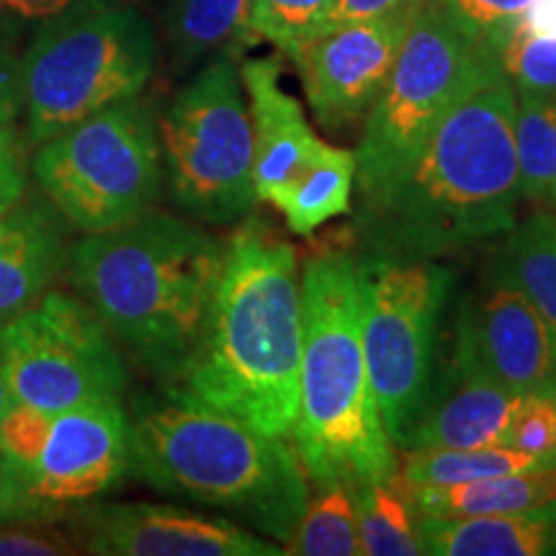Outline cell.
<instances>
[{
  "mask_svg": "<svg viewBox=\"0 0 556 556\" xmlns=\"http://www.w3.org/2000/svg\"><path fill=\"white\" fill-rule=\"evenodd\" d=\"M356 490L361 556H417L422 548V513L400 469Z\"/></svg>",
  "mask_w": 556,
  "mask_h": 556,
  "instance_id": "23",
  "label": "cell"
},
{
  "mask_svg": "<svg viewBox=\"0 0 556 556\" xmlns=\"http://www.w3.org/2000/svg\"><path fill=\"white\" fill-rule=\"evenodd\" d=\"M65 225L47 199L0 208V325L34 307L70 268Z\"/></svg>",
  "mask_w": 556,
  "mask_h": 556,
  "instance_id": "17",
  "label": "cell"
},
{
  "mask_svg": "<svg viewBox=\"0 0 556 556\" xmlns=\"http://www.w3.org/2000/svg\"><path fill=\"white\" fill-rule=\"evenodd\" d=\"M250 0H165L163 31L173 65L178 70L193 62L235 52L248 41Z\"/></svg>",
  "mask_w": 556,
  "mask_h": 556,
  "instance_id": "21",
  "label": "cell"
},
{
  "mask_svg": "<svg viewBox=\"0 0 556 556\" xmlns=\"http://www.w3.org/2000/svg\"><path fill=\"white\" fill-rule=\"evenodd\" d=\"M302 361L296 250L261 219L225 245L204 330L176 384L261 433H294Z\"/></svg>",
  "mask_w": 556,
  "mask_h": 556,
  "instance_id": "2",
  "label": "cell"
},
{
  "mask_svg": "<svg viewBox=\"0 0 556 556\" xmlns=\"http://www.w3.org/2000/svg\"><path fill=\"white\" fill-rule=\"evenodd\" d=\"M54 516L0 520V556H70L78 554V539L52 523Z\"/></svg>",
  "mask_w": 556,
  "mask_h": 556,
  "instance_id": "32",
  "label": "cell"
},
{
  "mask_svg": "<svg viewBox=\"0 0 556 556\" xmlns=\"http://www.w3.org/2000/svg\"><path fill=\"white\" fill-rule=\"evenodd\" d=\"M122 0H0V24L5 26H39L52 21L78 16V13L103 9Z\"/></svg>",
  "mask_w": 556,
  "mask_h": 556,
  "instance_id": "33",
  "label": "cell"
},
{
  "mask_svg": "<svg viewBox=\"0 0 556 556\" xmlns=\"http://www.w3.org/2000/svg\"><path fill=\"white\" fill-rule=\"evenodd\" d=\"M520 394L477 377H458L443 400H430L402 443L409 448H479L497 446Z\"/></svg>",
  "mask_w": 556,
  "mask_h": 556,
  "instance_id": "18",
  "label": "cell"
},
{
  "mask_svg": "<svg viewBox=\"0 0 556 556\" xmlns=\"http://www.w3.org/2000/svg\"><path fill=\"white\" fill-rule=\"evenodd\" d=\"M539 469H554V464L497 443L479 448H409L400 475L409 486H448Z\"/></svg>",
  "mask_w": 556,
  "mask_h": 556,
  "instance_id": "25",
  "label": "cell"
},
{
  "mask_svg": "<svg viewBox=\"0 0 556 556\" xmlns=\"http://www.w3.org/2000/svg\"><path fill=\"white\" fill-rule=\"evenodd\" d=\"M129 458L122 400H99L50 417L24 479L34 497L60 513L62 505L86 503L122 482Z\"/></svg>",
  "mask_w": 556,
  "mask_h": 556,
  "instance_id": "14",
  "label": "cell"
},
{
  "mask_svg": "<svg viewBox=\"0 0 556 556\" xmlns=\"http://www.w3.org/2000/svg\"><path fill=\"white\" fill-rule=\"evenodd\" d=\"M163 173L180 212L232 225L255 206L253 122L235 52H219L186 80L157 122Z\"/></svg>",
  "mask_w": 556,
  "mask_h": 556,
  "instance_id": "9",
  "label": "cell"
},
{
  "mask_svg": "<svg viewBox=\"0 0 556 556\" xmlns=\"http://www.w3.org/2000/svg\"><path fill=\"white\" fill-rule=\"evenodd\" d=\"M80 552L99 556H283L261 533L184 507L99 505L73 528Z\"/></svg>",
  "mask_w": 556,
  "mask_h": 556,
  "instance_id": "15",
  "label": "cell"
},
{
  "mask_svg": "<svg viewBox=\"0 0 556 556\" xmlns=\"http://www.w3.org/2000/svg\"><path fill=\"white\" fill-rule=\"evenodd\" d=\"M129 454V469L152 490L225 510L281 546L309 500L289 438L261 433L178 387L135 400Z\"/></svg>",
  "mask_w": 556,
  "mask_h": 556,
  "instance_id": "3",
  "label": "cell"
},
{
  "mask_svg": "<svg viewBox=\"0 0 556 556\" xmlns=\"http://www.w3.org/2000/svg\"><path fill=\"white\" fill-rule=\"evenodd\" d=\"M454 374L495 381L516 394L556 392V351L544 319L500 276L458 312Z\"/></svg>",
  "mask_w": 556,
  "mask_h": 556,
  "instance_id": "13",
  "label": "cell"
},
{
  "mask_svg": "<svg viewBox=\"0 0 556 556\" xmlns=\"http://www.w3.org/2000/svg\"><path fill=\"white\" fill-rule=\"evenodd\" d=\"M253 122L255 199L281 204L291 186L330 148L315 135L302 103L281 86L276 58H250L240 65Z\"/></svg>",
  "mask_w": 556,
  "mask_h": 556,
  "instance_id": "16",
  "label": "cell"
},
{
  "mask_svg": "<svg viewBox=\"0 0 556 556\" xmlns=\"http://www.w3.org/2000/svg\"><path fill=\"white\" fill-rule=\"evenodd\" d=\"M338 0H250L248 41H270L289 58L312 34L328 26Z\"/></svg>",
  "mask_w": 556,
  "mask_h": 556,
  "instance_id": "28",
  "label": "cell"
},
{
  "mask_svg": "<svg viewBox=\"0 0 556 556\" xmlns=\"http://www.w3.org/2000/svg\"><path fill=\"white\" fill-rule=\"evenodd\" d=\"M503 446L539 456L556 467V392L520 394Z\"/></svg>",
  "mask_w": 556,
  "mask_h": 556,
  "instance_id": "30",
  "label": "cell"
},
{
  "mask_svg": "<svg viewBox=\"0 0 556 556\" xmlns=\"http://www.w3.org/2000/svg\"><path fill=\"white\" fill-rule=\"evenodd\" d=\"M0 364L13 405L47 415L122 400L129 381L116 338L86 299L65 291H47L0 325Z\"/></svg>",
  "mask_w": 556,
  "mask_h": 556,
  "instance_id": "11",
  "label": "cell"
},
{
  "mask_svg": "<svg viewBox=\"0 0 556 556\" xmlns=\"http://www.w3.org/2000/svg\"><path fill=\"white\" fill-rule=\"evenodd\" d=\"M428 3L441 9L451 21H456L462 29L492 50L533 0H428Z\"/></svg>",
  "mask_w": 556,
  "mask_h": 556,
  "instance_id": "31",
  "label": "cell"
},
{
  "mask_svg": "<svg viewBox=\"0 0 556 556\" xmlns=\"http://www.w3.org/2000/svg\"><path fill=\"white\" fill-rule=\"evenodd\" d=\"M417 3H422V0H338L336 9L330 13L328 24L379 18V16H387V13L409 9V5H417Z\"/></svg>",
  "mask_w": 556,
  "mask_h": 556,
  "instance_id": "37",
  "label": "cell"
},
{
  "mask_svg": "<svg viewBox=\"0 0 556 556\" xmlns=\"http://www.w3.org/2000/svg\"><path fill=\"white\" fill-rule=\"evenodd\" d=\"M34 516H58V510L31 495L16 462L0 448V520Z\"/></svg>",
  "mask_w": 556,
  "mask_h": 556,
  "instance_id": "34",
  "label": "cell"
},
{
  "mask_svg": "<svg viewBox=\"0 0 556 556\" xmlns=\"http://www.w3.org/2000/svg\"><path fill=\"white\" fill-rule=\"evenodd\" d=\"M356 276L368 379L389 441L402 448L433 400L435 340L456 274L430 258L366 250Z\"/></svg>",
  "mask_w": 556,
  "mask_h": 556,
  "instance_id": "10",
  "label": "cell"
},
{
  "mask_svg": "<svg viewBox=\"0 0 556 556\" xmlns=\"http://www.w3.org/2000/svg\"><path fill=\"white\" fill-rule=\"evenodd\" d=\"M505 235L497 276L533 304L556 351V208H541Z\"/></svg>",
  "mask_w": 556,
  "mask_h": 556,
  "instance_id": "22",
  "label": "cell"
},
{
  "mask_svg": "<svg viewBox=\"0 0 556 556\" xmlns=\"http://www.w3.org/2000/svg\"><path fill=\"white\" fill-rule=\"evenodd\" d=\"M283 546L289 556H361L356 490L343 482L317 486Z\"/></svg>",
  "mask_w": 556,
  "mask_h": 556,
  "instance_id": "27",
  "label": "cell"
},
{
  "mask_svg": "<svg viewBox=\"0 0 556 556\" xmlns=\"http://www.w3.org/2000/svg\"><path fill=\"white\" fill-rule=\"evenodd\" d=\"M302 361L294 448L315 486H361L397 471L392 441L368 379L356 258L345 250L312 253L299 276Z\"/></svg>",
  "mask_w": 556,
  "mask_h": 556,
  "instance_id": "5",
  "label": "cell"
},
{
  "mask_svg": "<svg viewBox=\"0 0 556 556\" xmlns=\"http://www.w3.org/2000/svg\"><path fill=\"white\" fill-rule=\"evenodd\" d=\"M417 9L420 3L379 18L328 24L289 54L304 99L325 129L340 131L366 119Z\"/></svg>",
  "mask_w": 556,
  "mask_h": 556,
  "instance_id": "12",
  "label": "cell"
},
{
  "mask_svg": "<svg viewBox=\"0 0 556 556\" xmlns=\"http://www.w3.org/2000/svg\"><path fill=\"white\" fill-rule=\"evenodd\" d=\"M516 88L495 60L438 122L397 184L361 212L366 250L441 258L518 222Z\"/></svg>",
  "mask_w": 556,
  "mask_h": 556,
  "instance_id": "1",
  "label": "cell"
},
{
  "mask_svg": "<svg viewBox=\"0 0 556 556\" xmlns=\"http://www.w3.org/2000/svg\"><path fill=\"white\" fill-rule=\"evenodd\" d=\"M11 394H9V384H5V374H3V364H0V426H3V417L11 409Z\"/></svg>",
  "mask_w": 556,
  "mask_h": 556,
  "instance_id": "38",
  "label": "cell"
},
{
  "mask_svg": "<svg viewBox=\"0 0 556 556\" xmlns=\"http://www.w3.org/2000/svg\"><path fill=\"white\" fill-rule=\"evenodd\" d=\"M356 186V152L330 144L302 178L291 186L276 208L287 219L291 235L309 238L319 227L351 212Z\"/></svg>",
  "mask_w": 556,
  "mask_h": 556,
  "instance_id": "24",
  "label": "cell"
},
{
  "mask_svg": "<svg viewBox=\"0 0 556 556\" xmlns=\"http://www.w3.org/2000/svg\"><path fill=\"white\" fill-rule=\"evenodd\" d=\"M26 193V157L24 142L18 139L16 127H0V208Z\"/></svg>",
  "mask_w": 556,
  "mask_h": 556,
  "instance_id": "35",
  "label": "cell"
},
{
  "mask_svg": "<svg viewBox=\"0 0 556 556\" xmlns=\"http://www.w3.org/2000/svg\"><path fill=\"white\" fill-rule=\"evenodd\" d=\"M495 60L490 47L422 0L392 73L366 114L356 150L361 204L371 206L397 184L438 122Z\"/></svg>",
  "mask_w": 556,
  "mask_h": 556,
  "instance_id": "8",
  "label": "cell"
},
{
  "mask_svg": "<svg viewBox=\"0 0 556 556\" xmlns=\"http://www.w3.org/2000/svg\"><path fill=\"white\" fill-rule=\"evenodd\" d=\"M516 99L520 201L556 208V93Z\"/></svg>",
  "mask_w": 556,
  "mask_h": 556,
  "instance_id": "26",
  "label": "cell"
},
{
  "mask_svg": "<svg viewBox=\"0 0 556 556\" xmlns=\"http://www.w3.org/2000/svg\"><path fill=\"white\" fill-rule=\"evenodd\" d=\"M413 490L417 507L428 518L523 513L556 503V467L448 486H413Z\"/></svg>",
  "mask_w": 556,
  "mask_h": 556,
  "instance_id": "20",
  "label": "cell"
},
{
  "mask_svg": "<svg viewBox=\"0 0 556 556\" xmlns=\"http://www.w3.org/2000/svg\"><path fill=\"white\" fill-rule=\"evenodd\" d=\"M31 173L70 227L103 235L155 208L163 191L157 122L144 101L96 111L37 148Z\"/></svg>",
  "mask_w": 556,
  "mask_h": 556,
  "instance_id": "7",
  "label": "cell"
},
{
  "mask_svg": "<svg viewBox=\"0 0 556 556\" xmlns=\"http://www.w3.org/2000/svg\"><path fill=\"white\" fill-rule=\"evenodd\" d=\"M18 114H24L21 60L0 41V127H16Z\"/></svg>",
  "mask_w": 556,
  "mask_h": 556,
  "instance_id": "36",
  "label": "cell"
},
{
  "mask_svg": "<svg viewBox=\"0 0 556 556\" xmlns=\"http://www.w3.org/2000/svg\"><path fill=\"white\" fill-rule=\"evenodd\" d=\"M516 96L556 93V37L507 31L492 47Z\"/></svg>",
  "mask_w": 556,
  "mask_h": 556,
  "instance_id": "29",
  "label": "cell"
},
{
  "mask_svg": "<svg viewBox=\"0 0 556 556\" xmlns=\"http://www.w3.org/2000/svg\"><path fill=\"white\" fill-rule=\"evenodd\" d=\"M225 245L189 219L155 212L86 235L70 250V281L111 336L176 384L204 330Z\"/></svg>",
  "mask_w": 556,
  "mask_h": 556,
  "instance_id": "4",
  "label": "cell"
},
{
  "mask_svg": "<svg viewBox=\"0 0 556 556\" xmlns=\"http://www.w3.org/2000/svg\"><path fill=\"white\" fill-rule=\"evenodd\" d=\"M433 556H556V503L523 513L420 520Z\"/></svg>",
  "mask_w": 556,
  "mask_h": 556,
  "instance_id": "19",
  "label": "cell"
},
{
  "mask_svg": "<svg viewBox=\"0 0 556 556\" xmlns=\"http://www.w3.org/2000/svg\"><path fill=\"white\" fill-rule=\"evenodd\" d=\"M155 62V26L124 0L39 26L21 58L29 139L41 144L111 103L137 99Z\"/></svg>",
  "mask_w": 556,
  "mask_h": 556,
  "instance_id": "6",
  "label": "cell"
},
{
  "mask_svg": "<svg viewBox=\"0 0 556 556\" xmlns=\"http://www.w3.org/2000/svg\"><path fill=\"white\" fill-rule=\"evenodd\" d=\"M124 3H127V0H124Z\"/></svg>",
  "mask_w": 556,
  "mask_h": 556,
  "instance_id": "39",
  "label": "cell"
}]
</instances>
